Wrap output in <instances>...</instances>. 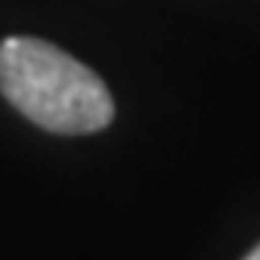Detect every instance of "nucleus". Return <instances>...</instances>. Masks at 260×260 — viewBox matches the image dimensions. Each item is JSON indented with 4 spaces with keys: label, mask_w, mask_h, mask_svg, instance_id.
Listing matches in <instances>:
<instances>
[{
    "label": "nucleus",
    "mask_w": 260,
    "mask_h": 260,
    "mask_svg": "<svg viewBox=\"0 0 260 260\" xmlns=\"http://www.w3.org/2000/svg\"><path fill=\"white\" fill-rule=\"evenodd\" d=\"M0 93L20 116L58 136L99 133L116 116L113 95L95 70L29 35L0 44Z\"/></svg>",
    "instance_id": "nucleus-1"
},
{
    "label": "nucleus",
    "mask_w": 260,
    "mask_h": 260,
    "mask_svg": "<svg viewBox=\"0 0 260 260\" xmlns=\"http://www.w3.org/2000/svg\"><path fill=\"white\" fill-rule=\"evenodd\" d=\"M243 260H260V243H257V246H254V249H251V251H249V254H246Z\"/></svg>",
    "instance_id": "nucleus-2"
}]
</instances>
